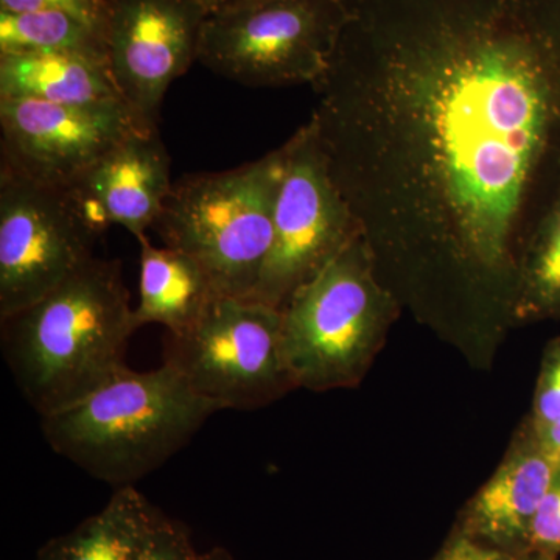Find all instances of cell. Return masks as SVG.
Returning <instances> with one entry per match:
<instances>
[{"label":"cell","instance_id":"obj_11","mask_svg":"<svg viewBox=\"0 0 560 560\" xmlns=\"http://www.w3.org/2000/svg\"><path fill=\"white\" fill-rule=\"evenodd\" d=\"M208 0H110L108 66L121 101L158 128L173 81L198 62Z\"/></svg>","mask_w":560,"mask_h":560},{"label":"cell","instance_id":"obj_2","mask_svg":"<svg viewBox=\"0 0 560 560\" xmlns=\"http://www.w3.org/2000/svg\"><path fill=\"white\" fill-rule=\"evenodd\" d=\"M138 329L120 260L94 257L43 300L0 318V346L18 389L44 418L127 370Z\"/></svg>","mask_w":560,"mask_h":560},{"label":"cell","instance_id":"obj_27","mask_svg":"<svg viewBox=\"0 0 560 560\" xmlns=\"http://www.w3.org/2000/svg\"><path fill=\"white\" fill-rule=\"evenodd\" d=\"M208 2L210 5H212L213 9V7L219 5V3L228 2V0H208Z\"/></svg>","mask_w":560,"mask_h":560},{"label":"cell","instance_id":"obj_15","mask_svg":"<svg viewBox=\"0 0 560 560\" xmlns=\"http://www.w3.org/2000/svg\"><path fill=\"white\" fill-rule=\"evenodd\" d=\"M0 98L60 105L121 101L106 62L66 54L0 55Z\"/></svg>","mask_w":560,"mask_h":560},{"label":"cell","instance_id":"obj_19","mask_svg":"<svg viewBox=\"0 0 560 560\" xmlns=\"http://www.w3.org/2000/svg\"><path fill=\"white\" fill-rule=\"evenodd\" d=\"M526 551L560 552V467L530 523Z\"/></svg>","mask_w":560,"mask_h":560},{"label":"cell","instance_id":"obj_26","mask_svg":"<svg viewBox=\"0 0 560 560\" xmlns=\"http://www.w3.org/2000/svg\"><path fill=\"white\" fill-rule=\"evenodd\" d=\"M558 556L547 555V552L525 551L515 556L514 560H556Z\"/></svg>","mask_w":560,"mask_h":560},{"label":"cell","instance_id":"obj_1","mask_svg":"<svg viewBox=\"0 0 560 560\" xmlns=\"http://www.w3.org/2000/svg\"><path fill=\"white\" fill-rule=\"evenodd\" d=\"M311 124L378 276L492 293L560 195V0H345Z\"/></svg>","mask_w":560,"mask_h":560},{"label":"cell","instance_id":"obj_20","mask_svg":"<svg viewBox=\"0 0 560 560\" xmlns=\"http://www.w3.org/2000/svg\"><path fill=\"white\" fill-rule=\"evenodd\" d=\"M197 555L186 526L161 514L143 545L139 560H194Z\"/></svg>","mask_w":560,"mask_h":560},{"label":"cell","instance_id":"obj_5","mask_svg":"<svg viewBox=\"0 0 560 560\" xmlns=\"http://www.w3.org/2000/svg\"><path fill=\"white\" fill-rule=\"evenodd\" d=\"M280 173L279 147L232 171L184 176L151 230L194 257L220 296L249 300L271 248Z\"/></svg>","mask_w":560,"mask_h":560},{"label":"cell","instance_id":"obj_9","mask_svg":"<svg viewBox=\"0 0 560 560\" xmlns=\"http://www.w3.org/2000/svg\"><path fill=\"white\" fill-rule=\"evenodd\" d=\"M98 235L70 191L0 167V318L43 300L94 259Z\"/></svg>","mask_w":560,"mask_h":560},{"label":"cell","instance_id":"obj_21","mask_svg":"<svg viewBox=\"0 0 560 560\" xmlns=\"http://www.w3.org/2000/svg\"><path fill=\"white\" fill-rule=\"evenodd\" d=\"M560 419V340L552 342L545 355L530 425L540 427Z\"/></svg>","mask_w":560,"mask_h":560},{"label":"cell","instance_id":"obj_25","mask_svg":"<svg viewBox=\"0 0 560 560\" xmlns=\"http://www.w3.org/2000/svg\"><path fill=\"white\" fill-rule=\"evenodd\" d=\"M194 560H235L234 556L224 548L215 547L206 552H198L197 558Z\"/></svg>","mask_w":560,"mask_h":560},{"label":"cell","instance_id":"obj_8","mask_svg":"<svg viewBox=\"0 0 560 560\" xmlns=\"http://www.w3.org/2000/svg\"><path fill=\"white\" fill-rule=\"evenodd\" d=\"M280 151L271 248L249 301L282 311L304 283L363 232L331 179L311 120Z\"/></svg>","mask_w":560,"mask_h":560},{"label":"cell","instance_id":"obj_4","mask_svg":"<svg viewBox=\"0 0 560 560\" xmlns=\"http://www.w3.org/2000/svg\"><path fill=\"white\" fill-rule=\"evenodd\" d=\"M399 311V300L378 276L360 235L282 308L283 350L294 386L357 385Z\"/></svg>","mask_w":560,"mask_h":560},{"label":"cell","instance_id":"obj_17","mask_svg":"<svg viewBox=\"0 0 560 560\" xmlns=\"http://www.w3.org/2000/svg\"><path fill=\"white\" fill-rule=\"evenodd\" d=\"M108 9L0 11V55H79L108 65Z\"/></svg>","mask_w":560,"mask_h":560},{"label":"cell","instance_id":"obj_10","mask_svg":"<svg viewBox=\"0 0 560 560\" xmlns=\"http://www.w3.org/2000/svg\"><path fill=\"white\" fill-rule=\"evenodd\" d=\"M150 127L124 101L60 105L0 98V167L70 190L132 132Z\"/></svg>","mask_w":560,"mask_h":560},{"label":"cell","instance_id":"obj_13","mask_svg":"<svg viewBox=\"0 0 560 560\" xmlns=\"http://www.w3.org/2000/svg\"><path fill=\"white\" fill-rule=\"evenodd\" d=\"M558 470L526 434L470 501L458 530L512 555L525 552L530 523Z\"/></svg>","mask_w":560,"mask_h":560},{"label":"cell","instance_id":"obj_12","mask_svg":"<svg viewBox=\"0 0 560 560\" xmlns=\"http://www.w3.org/2000/svg\"><path fill=\"white\" fill-rule=\"evenodd\" d=\"M171 156L158 128L132 132L72 187L70 195L97 232L119 224L147 237L171 194Z\"/></svg>","mask_w":560,"mask_h":560},{"label":"cell","instance_id":"obj_23","mask_svg":"<svg viewBox=\"0 0 560 560\" xmlns=\"http://www.w3.org/2000/svg\"><path fill=\"white\" fill-rule=\"evenodd\" d=\"M110 0H0V11L79 10L101 11Z\"/></svg>","mask_w":560,"mask_h":560},{"label":"cell","instance_id":"obj_6","mask_svg":"<svg viewBox=\"0 0 560 560\" xmlns=\"http://www.w3.org/2000/svg\"><path fill=\"white\" fill-rule=\"evenodd\" d=\"M346 18L345 0H228L210 10L198 62L245 86H315Z\"/></svg>","mask_w":560,"mask_h":560},{"label":"cell","instance_id":"obj_3","mask_svg":"<svg viewBox=\"0 0 560 560\" xmlns=\"http://www.w3.org/2000/svg\"><path fill=\"white\" fill-rule=\"evenodd\" d=\"M220 411L162 363L127 368L72 407L40 418V430L51 451L120 489L160 469Z\"/></svg>","mask_w":560,"mask_h":560},{"label":"cell","instance_id":"obj_16","mask_svg":"<svg viewBox=\"0 0 560 560\" xmlns=\"http://www.w3.org/2000/svg\"><path fill=\"white\" fill-rule=\"evenodd\" d=\"M161 514L135 486L116 489L103 510L47 541L35 560H139Z\"/></svg>","mask_w":560,"mask_h":560},{"label":"cell","instance_id":"obj_24","mask_svg":"<svg viewBox=\"0 0 560 560\" xmlns=\"http://www.w3.org/2000/svg\"><path fill=\"white\" fill-rule=\"evenodd\" d=\"M529 433L539 444L540 451L560 467V419L540 427L530 425Z\"/></svg>","mask_w":560,"mask_h":560},{"label":"cell","instance_id":"obj_7","mask_svg":"<svg viewBox=\"0 0 560 560\" xmlns=\"http://www.w3.org/2000/svg\"><path fill=\"white\" fill-rule=\"evenodd\" d=\"M162 363L223 411L256 410L296 388L282 311L241 298H219L189 330L167 334Z\"/></svg>","mask_w":560,"mask_h":560},{"label":"cell","instance_id":"obj_14","mask_svg":"<svg viewBox=\"0 0 560 560\" xmlns=\"http://www.w3.org/2000/svg\"><path fill=\"white\" fill-rule=\"evenodd\" d=\"M139 302L135 319L140 327L161 324L168 335L189 330L219 300L208 272L194 257L172 248H156L140 238Z\"/></svg>","mask_w":560,"mask_h":560},{"label":"cell","instance_id":"obj_18","mask_svg":"<svg viewBox=\"0 0 560 560\" xmlns=\"http://www.w3.org/2000/svg\"><path fill=\"white\" fill-rule=\"evenodd\" d=\"M514 318H560V195L523 256Z\"/></svg>","mask_w":560,"mask_h":560},{"label":"cell","instance_id":"obj_22","mask_svg":"<svg viewBox=\"0 0 560 560\" xmlns=\"http://www.w3.org/2000/svg\"><path fill=\"white\" fill-rule=\"evenodd\" d=\"M515 556L456 530L434 560H514Z\"/></svg>","mask_w":560,"mask_h":560}]
</instances>
